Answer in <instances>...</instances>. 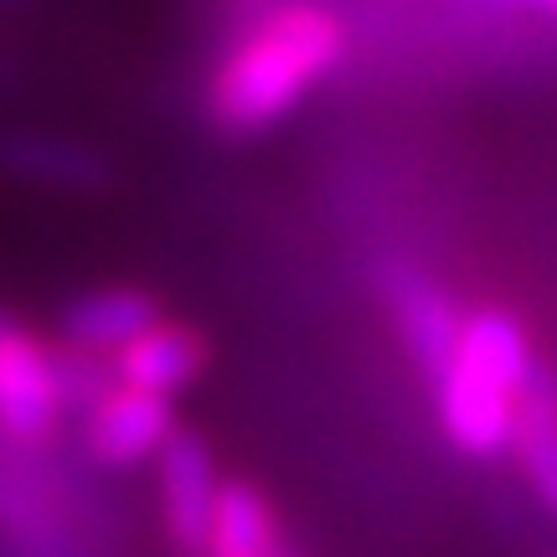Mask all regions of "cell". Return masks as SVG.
Segmentation results:
<instances>
[{
    "mask_svg": "<svg viewBox=\"0 0 557 557\" xmlns=\"http://www.w3.org/2000/svg\"><path fill=\"white\" fill-rule=\"evenodd\" d=\"M83 423V449L99 470H139L156 465L160 449L176 434V408L165 398L135 393L124 382H103L99 393L88 398V408L78 413Z\"/></svg>",
    "mask_w": 557,
    "mask_h": 557,
    "instance_id": "cell-5",
    "label": "cell"
},
{
    "mask_svg": "<svg viewBox=\"0 0 557 557\" xmlns=\"http://www.w3.org/2000/svg\"><path fill=\"white\" fill-rule=\"evenodd\" d=\"M160 315H165L160 299L135 289V284H99V289L78 295L67 310H62V336L58 341L67 351H78V357L109 367V361L120 357L135 336H145Z\"/></svg>",
    "mask_w": 557,
    "mask_h": 557,
    "instance_id": "cell-8",
    "label": "cell"
},
{
    "mask_svg": "<svg viewBox=\"0 0 557 557\" xmlns=\"http://www.w3.org/2000/svg\"><path fill=\"white\" fill-rule=\"evenodd\" d=\"M517 459V475L527 485V496L547 521H557V377L553 367L532 372L527 393L517 408V429H511V449Z\"/></svg>",
    "mask_w": 557,
    "mask_h": 557,
    "instance_id": "cell-9",
    "label": "cell"
},
{
    "mask_svg": "<svg viewBox=\"0 0 557 557\" xmlns=\"http://www.w3.org/2000/svg\"><path fill=\"white\" fill-rule=\"evenodd\" d=\"M351 52V32L325 0H259L233 21L207 67L201 109L227 139L263 135L295 114Z\"/></svg>",
    "mask_w": 557,
    "mask_h": 557,
    "instance_id": "cell-1",
    "label": "cell"
},
{
    "mask_svg": "<svg viewBox=\"0 0 557 557\" xmlns=\"http://www.w3.org/2000/svg\"><path fill=\"white\" fill-rule=\"evenodd\" d=\"M109 372L99 361L47 341L26 320L0 310V438L16 449H41L62 434L99 393Z\"/></svg>",
    "mask_w": 557,
    "mask_h": 557,
    "instance_id": "cell-3",
    "label": "cell"
},
{
    "mask_svg": "<svg viewBox=\"0 0 557 557\" xmlns=\"http://www.w3.org/2000/svg\"><path fill=\"white\" fill-rule=\"evenodd\" d=\"M527 5H537V11H553L557 16V0H527Z\"/></svg>",
    "mask_w": 557,
    "mask_h": 557,
    "instance_id": "cell-12",
    "label": "cell"
},
{
    "mask_svg": "<svg viewBox=\"0 0 557 557\" xmlns=\"http://www.w3.org/2000/svg\"><path fill=\"white\" fill-rule=\"evenodd\" d=\"M5 165L26 181H41V186H62V191H94L109 165H103L88 145L62 135H11L0 145Z\"/></svg>",
    "mask_w": 557,
    "mask_h": 557,
    "instance_id": "cell-11",
    "label": "cell"
},
{
    "mask_svg": "<svg viewBox=\"0 0 557 557\" xmlns=\"http://www.w3.org/2000/svg\"><path fill=\"white\" fill-rule=\"evenodd\" d=\"M284 553V527H278L274 500L263 496L253 480L227 475L212 517V542L207 557H278Z\"/></svg>",
    "mask_w": 557,
    "mask_h": 557,
    "instance_id": "cell-10",
    "label": "cell"
},
{
    "mask_svg": "<svg viewBox=\"0 0 557 557\" xmlns=\"http://www.w3.org/2000/svg\"><path fill=\"white\" fill-rule=\"evenodd\" d=\"M382 295H387V315H393V331H398L403 351L413 357L423 382L434 387V382L444 377L449 357H455L459 331H465V315H470V310H465L434 274L408 269V263L387 269Z\"/></svg>",
    "mask_w": 557,
    "mask_h": 557,
    "instance_id": "cell-6",
    "label": "cell"
},
{
    "mask_svg": "<svg viewBox=\"0 0 557 557\" xmlns=\"http://www.w3.org/2000/svg\"><path fill=\"white\" fill-rule=\"evenodd\" d=\"M278 557H289V553H278Z\"/></svg>",
    "mask_w": 557,
    "mask_h": 557,
    "instance_id": "cell-13",
    "label": "cell"
},
{
    "mask_svg": "<svg viewBox=\"0 0 557 557\" xmlns=\"http://www.w3.org/2000/svg\"><path fill=\"white\" fill-rule=\"evenodd\" d=\"M532 372H537V351H532L521 315H511L506 305L470 310L444 377L429 387L444 438L465 459L506 455Z\"/></svg>",
    "mask_w": 557,
    "mask_h": 557,
    "instance_id": "cell-2",
    "label": "cell"
},
{
    "mask_svg": "<svg viewBox=\"0 0 557 557\" xmlns=\"http://www.w3.org/2000/svg\"><path fill=\"white\" fill-rule=\"evenodd\" d=\"M218 496H222V475H218V455L212 444L181 423L171 444L156 459V506H160V527L165 542L181 557H207L212 542V517H218Z\"/></svg>",
    "mask_w": 557,
    "mask_h": 557,
    "instance_id": "cell-4",
    "label": "cell"
},
{
    "mask_svg": "<svg viewBox=\"0 0 557 557\" xmlns=\"http://www.w3.org/2000/svg\"><path fill=\"white\" fill-rule=\"evenodd\" d=\"M207 357H212V351H207V336H201L197 325L160 315L156 325H150L145 336L129 341L103 372H109V382H124V387H135V393L176 403L186 387L201 382Z\"/></svg>",
    "mask_w": 557,
    "mask_h": 557,
    "instance_id": "cell-7",
    "label": "cell"
}]
</instances>
